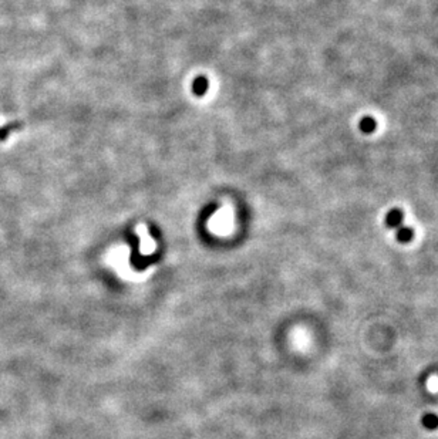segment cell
Returning a JSON list of instances; mask_svg holds the SVG:
<instances>
[{
	"label": "cell",
	"mask_w": 438,
	"mask_h": 439,
	"mask_svg": "<svg viewBox=\"0 0 438 439\" xmlns=\"http://www.w3.org/2000/svg\"><path fill=\"white\" fill-rule=\"evenodd\" d=\"M376 128H377V122L374 121V118L364 117L360 121V130L364 134L374 133Z\"/></svg>",
	"instance_id": "cell-4"
},
{
	"label": "cell",
	"mask_w": 438,
	"mask_h": 439,
	"mask_svg": "<svg viewBox=\"0 0 438 439\" xmlns=\"http://www.w3.org/2000/svg\"><path fill=\"white\" fill-rule=\"evenodd\" d=\"M397 240L400 243H408L413 240L414 237V230L411 228H407V226H403V228H398L397 230Z\"/></svg>",
	"instance_id": "cell-3"
},
{
	"label": "cell",
	"mask_w": 438,
	"mask_h": 439,
	"mask_svg": "<svg viewBox=\"0 0 438 439\" xmlns=\"http://www.w3.org/2000/svg\"><path fill=\"white\" fill-rule=\"evenodd\" d=\"M403 219H404V213L400 209H391L387 216H386V225L389 228H398L401 223H403Z\"/></svg>",
	"instance_id": "cell-2"
},
{
	"label": "cell",
	"mask_w": 438,
	"mask_h": 439,
	"mask_svg": "<svg viewBox=\"0 0 438 439\" xmlns=\"http://www.w3.org/2000/svg\"><path fill=\"white\" fill-rule=\"evenodd\" d=\"M137 233L141 237V253L143 255H150L155 249V244L152 242V239L148 235L147 229L144 225H138L137 226Z\"/></svg>",
	"instance_id": "cell-1"
},
{
	"label": "cell",
	"mask_w": 438,
	"mask_h": 439,
	"mask_svg": "<svg viewBox=\"0 0 438 439\" xmlns=\"http://www.w3.org/2000/svg\"><path fill=\"white\" fill-rule=\"evenodd\" d=\"M422 425L427 429H435L438 426V416L434 414H427L422 416Z\"/></svg>",
	"instance_id": "cell-5"
},
{
	"label": "cell",
	"mask_w": 438,
	"mask_h": 439,
	"mask_svg": "<svg viewBox=\"0 0 438 439\" xmlns=\"http://www.w3.org/2000/svg\"><path fill=\"white\" fill-rule=\"evenodd\" d=\"M16 128H19L17 124H9V126L0 128V141H5L8 138L9 134L12 133V131H15Z\"/></svg>",
	"instance_id": "cell-6"
}]
</instances>
